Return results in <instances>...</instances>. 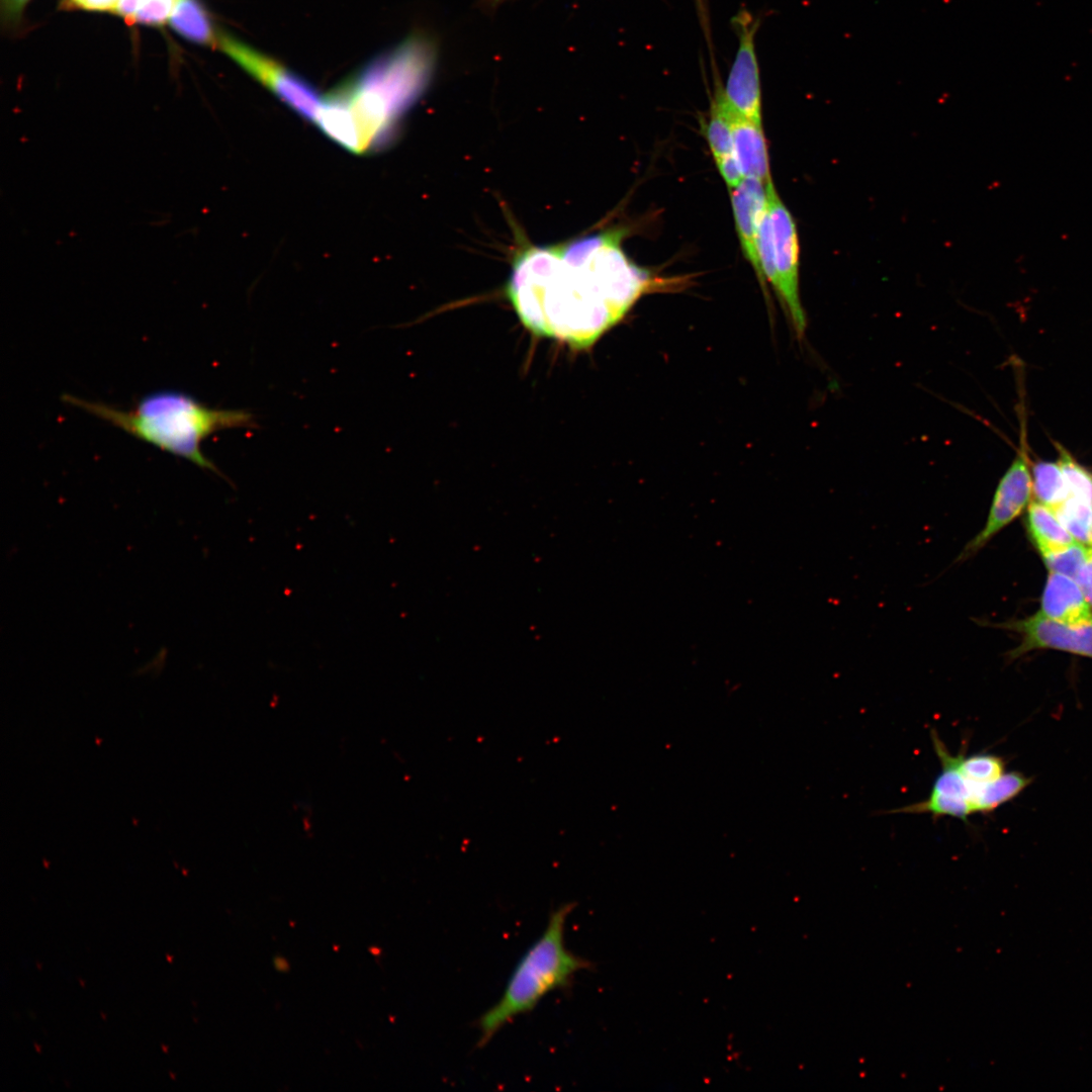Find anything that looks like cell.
I'll use <instances>...</instances> for the list:
<instances>
[{"instance_id": "1", "label": "cell", "mask_w": 1092, "mask_h": 1092, "mask_svg": "<svg viewBox=\"0 0 1092 1092\" xmlns=\"http://www.w3.org/2000/svg\"><path fill=\"white\" fill-rule=\"evenodd\" d=\"M622 229L569 243L527 247L513 261L508 297L538 336L584 349L619 323L654 284L625 254Z\"/></svg>"}, {"instance_id": "2", "label": "cell", "mask_w": 1092, "mask_h": 1092, "mask_svg": "<svg viewBox=\"0 0 1092 1092\" xmlns=\"http://www.w3.org/2000/svg\"><path fill=\"white\" fill-rule=\"evenodd\" d=\"M63 399L142 441L219 475L217 467L201 451L202 442L217 431L254 425L249 412L209 407L175 390L147 394L127 411L68 394Z\"/></svg>"}, {"instance_id": "3", "label": "cell", "mask_w": 1092, "mask_h": 1092, "mask_svg": "<svg viewBox=\"0 0 1092 1092\" xmlns=\"http://www.w3.org/2000/svg\"><path fill=\"white\" fill-rule=\"evenodd\" d=\"M574 907L569 902L551 912L546 928L517 964L499 1000L478 1018V1048L517 1016L533 1010L548 993L568 987L576 973L593 967L565 946V924Z\"/></svg>"}, {"instance_id": "4", "label": "cell", "mask_w": 1092, "mask_h": 1092, "mask_svg": "<svg viewBox=\"0 0 1092 1092\" xmlns=\"http://www.w3.org/2000/svg\"><path fill=\"white\" fill-rule=\"evenodd\" d=\"M766 206L758 233L762 274L789 317L798 339L807 326L799 288V240L795 219L779 196L772 180L766 185Z\"/></svg>"}, {"instance_id": "5", "label": "cell", "mask_w": 1092, "mask_h": 1092, "mask_svg": "<svg viewBox=\"0 0 1092 1092\" xmlns=\"http://www.w3.org/2000/svg\"><path fill=\"white\" fill-rule=\"evenodd\" d=\"M432 65L430 43L412 36L372 59L351 81L374 96L398 122L426 88Z\"/></svg>"}, {"instance_id": "6", "label": "cell", "mask_w": 1092, "mask_h": 1092, "mask_svg": "<svg viewBox=\"0 0 1092 1092\" xmlns=\"http://www.w3.org/2000/svg\"><path fill=\"white\" fill-rule=\"evenodd\" d=\"M301 117L314 121L322 99L315 88L274 59L226 34L217 46Z\"/></svg>"}, {"instance_id": "7", "label": "cell", "mask_w": 1092, "mask_h": 1092, "mask_svg": "<svg viewBox=\"0 0 1092 1092\" xmlns=\"http://www.w3.org/2000/svg\"><path fill=\"white\" fill-rule=\"evenodd\" d=\"M1024 437L1022 430L1020 449L997 485L984 527L964 546L954 564L963 563L979 553L1027 507L1032 493V477Z\"/></svg>"}, {"instance_id": "8", "label": "cell", "mask_w": 1092, "mask_h": 1092, "mask_svg": "<svg viewBox=\"0 0 1092 1092\" xmlns=\"http://www.w3.org/2000/svg\"><path fill=\"white\" fill-rule=\"evenodd\" d=\"M930 738L941 770L933 782L928 798L887 813H927L933 818L948 816L967 822L972 814L980 813V799L985 784L973 783L960 774L949 758L950 751L935 730H931Z\"/></svg>"}, {"instance_id": "9", "label": "cell", "mask_w": 1092, "mask_h": 1092, "mask_svg": "<svg viewBox=\"0 0 1092 1092\" xmlns=\"http://www.w3.org/2000/svg\"><path fill=\"white\" fill-rule=\"evenodd\" d=\"M732 24L737 32L738 49L723 88L724 96L734 111L761 122L760 72L755 50L759 21L741 10Z\"/></svg>"}, {"instance_id": "10", "label": "cell", "mask_w": 1092, "mask_h": 1092, "mask_svg": "<svg viewBox=\"0 0 1092 1092\" xmlns=\"http://www.w3.org/2000/svg\"><path fill=\"white\" fill-rule=\"evenodd\" d=\"M993 626L1020 634L1021 643L1007 654L1010 659L1037 649H1054L1092 658V619L1068 625L1037 613L1022 620Z\"/></svg>"}, {"instance_id": "11", "label": "cell", "mask_w": 1092, "mask_h": 1092, "mask_svg": "<svg viewBox=\"0 0 1092 1092\" xmlns=\"http://www.w3.org/2000/svg\"><path fill=\"white\" fill-rule=\"evenodd\" d=\"M765 185L755 179L743 178L730 190L732 212L743 255L752 266L763 289L766 281L760 266L758 233L766 206Z\"/></svg>"}, {"instance_id": "12", "label": "cell", "mask_w": 1092, "mask_h": 1092, "mask_svg": "<svg viewBox=\"0 0 1092 1092\" xmlns=\"http://www.w3.org/2000/svg\"><path fill=\"white\" fill-rule=\"evenodd\" d=\"M722 102L731 125L734 155L743 178L767 184L771 176L762 123L734 111L725 99L723 88Z\"/></svg>"}, {"instance_id": "13", "label": "cell", "mask_w": 1092, "mask_h": 1092, "mask_svg": "<svg viewBox=\"0 0 1092 1092\" xmlns=\"http://www.w3.org/2000/svg\"><path fill=\"white\" fill-rule=\"evenodd\" d=\"M1039 613L1056 622L1077 625L1092 619V609L1075 579L1050 572Z\"/></svg>"}, {"instance_id": "14", "label": "cell", "mask_w": 1092, "mask_h": 1092, "mask_svg": "<svg viewBox=\"0 0 1092 1092\" xmlns=\"http://www.w3.org/2000/svg\"><path fill=\"white\" fill-rule=\"evenodd\" d=\"M314 122L327 136L346 150L362 154L358 127L341 86L322 100Z\"/></svg>"}, {"instance_id": "15", "label": "cell", "mask_w": 1092, "mask_h": 1092, "mask_svg": "<svg viewBox=\"0 0 1092 1092\" xmlns=\"http://www.w3.org/2000/svg\"><path fill=\"white\" fill-rule=\"evenodd\" d=\"M1026 529L1040 554L1063 548L1075 542L1055 511L1037 500L1030 503L1028 506Z\"/></svg>"}, {"instance_id": "16", "label": "cell", "mask_w": 1092, "mask_h": 1092, "mask_svg": "<svg viewBox=\"0 0 1092 1092\" xmlns=\"http://www.w3.org/2000/svg\"><path fill=\"white\" fill-rule=\"evenodd\" d=\"M184 38L203 46H217L219 34L199 0H177L169 19Z\"/></svg>"}, {"instance_id": "17", "label": "cell", "mask_w": 1092, "mask_h": 1092, "mask_svg": "<svg viewBox=\"0 0 1092 1092\" xmlns=\"http://www.w3.org/2000/svg\"><path fill=\"white\" fill-rule=\"evenodd\" d=\"M704 131L715 163L735 156L731 125L723 107L721 86L715 88L710 116L704 125Z\"/></svg>"}, {"instance_id": "18", "label": "cell", "mask_w": 1092, "mask_h": 1092, "mask_svg": "<svg viewBox=\"0 0 1092 1092\" xmlns=\"http://www.w3.org/2000/svg\"><path fill=\"white\" fill-rule=\"evenodd\" d=\"M1032 491L1036 500L1053 510L1068 496L1069 491L1062 467L1058 462L1039 461L1032 466Z\"/></svg>"}, {"instance_id": "19", "label": "cell", "mask_w": 1092, "mask_h": 1092, "mask_svg": "<svg viewBox=\"0 0 1092 1092\" xmlns=\"http://www.w3.org/2000/svg\"><path fill=\"white\" fill-rule=\"evenodd\" d=\"M1055 513L1074 540L1092 548V505L1069 495Z\"/></svg>"}, {"instance_id": "20", "label": "cell", "mask_w": 1092, "mask_h": 1092, "mask_svg": "<svg viewBox=\"0 0 1092 1092\" xmlns=\"http://www.w3.org/2000/svg\"><path fill=\"white\" fill-rule=\"evenodd\" d=\"M949 758L960 774L973 783H990L1005 772L1003 759L994 754L976 753L967 756L965 750H961L957 755L949 752Z\"/></svg>"}, {"instance_id": "21", "label": "cell", "mask_w": 1092, "mask_h": 1092, "mask_svg": "<svg viewBox=\"0 0 1092 1092\" xmlns=\"http://www.w3.org/2000/svg\"><path fill=\"white\" fill-rule=\"evenodd\" d=\"M1029 782L1024 775L1009 771L985 784L980 799V813H989L1011 801L1028 786Z\"/></svg>"}, {"instance_id": "22", "label": "cell", "mask_w": 1092, "mask_h": 1092, "mask_svg": "<svg viewBox=\"0 0 1092 1092\" xmlns=\"http://www.w3.org/2000/svg\"><path fill=\"white\" fill-rule=\"evenodd\" d=\"M1059 450V463L1064 472L1069 495L1087 502L1092 505V472L1081 465L1061 445Z\"/></svg>"}, {"instance_id": "23", "label": "cell", "mask_w": 1092, "mask_h": 1092, "mask_svg": "<svg viewBox=\"0 0 1092 1092\" xmlns=\"http://www.w3.org/2000/svg\"><path fill=\"white\" fill-rule=\"evenodd\" d=\"M1088 551V547L1074 542L1040 555L1050 572L1064 574L1075 579L1087 558Z\"/></svg>"}, {"instance_id": "24", "label": "cell", "mask_w": 1092, "mask_h": 1092, "mask_svg": "<svg viewBox=\"0 0 1092 1092\" xmlns=\"http://www.w3.org/2000/svg\"><path fill=\"white\" fill-rule=\"evenodd\" d=\"M177 0H139L133 24L159 26L170 18Z\"/></svg>"}, {"instance_id": "25", "label": "cell", "mask_w": 1092, "mask_h": 1092, "mask_svg": "<svg viewBox=\"0 0 1092 1092\" xmlns=\"http://www.w3.org/2000/svg\"><path fill=\"white\" fill-rule=\"evenodd\" d=\"M1075 580L1092 609V548H1089L1087 558Z\"/></svg>"}, {"instance_id": "26", "label": "cell", "mask_w": 1092, "mask_h": 1092, "mask_svg": "<svg viewBox=\"0 0 1092 1092\" xmlns=\"http://www.w3.org/2000/svg\"><path fill=\"white\" fill-rule=\"evenodd\" d=\"M119 0H65V5L87 11L114 12Z\"/></svg>"}, {"instance_id": "27", "label": "cell", "mask_w": 1092, "mask_h": 1092, "mask_svg": "<svg viewBox=\"0 0 1092 1092\" xmlns=\"http://www.w3.org/2000/svg\"><path fill=\"white\" fill-rule=\"evenodd\" d=\"M138 3L139 0H119L115 13L122 16L128 25H132Z\"/></svg>"}, {"instance_id": "28", "label": "cell", "mask_w": 1092, "mask_h": 1092, "mask_svg": "<svg viewBox=\"0 0 1092 1092\" xmlns=\"http://www.w3.org/2000/svg\"><path fill=\"white\" fill-rule=\"evenodd\" d=\"M29 0H3V10L8 18L19 17Z\"/></svg>"}, {"instance_id": "29", "label": "cell", "mask_w": 1092, "mask_h": 1092, "mask_svg": "<svg viewBox=\"0 0 1092 1092\" xmlns=\"http://www.w3.org/2000/svg\"><path fill=\"white\" fill-rule=\"evenodd\" d=\"M507 0H481L486 8H495Z\"/></svg>"}]
</instances>
